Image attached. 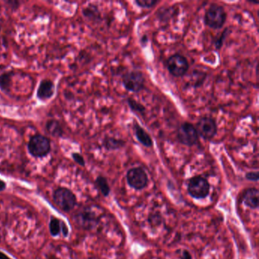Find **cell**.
I'll return each instance as SVG.
<instances>
[{
  "mask_svg": "<svg viewBox=\"0 0 259 259\" xmlns=\"http://www.w3.org/2000/svg\"><path fill=\"white\" fill-rule=\"evenodd\" d=\"M77 221L79 225L86 228L93 227L97 223V218L96 214L92 210L85 209L82 213L77 216Z\"/></svg>",
  "mask_w": 259,
  "mask_h": 259,
  "instance_id": "8fae6325",
  "label": "cell"
},
{
  "mask_svg": "<svg viewBox=\"0 0 259 259\" xmlns=\"http://www.w3.org/2000/svg\"><path fill=\"white\" fill-rule=\"evenodd\" d=\"M13 75L14 73L12 71L6 72L0 75V89L4 92L10 93Z\"/></svg>",
  "mask_w": 259,
  "mask_h": 259,
  "instance_id": "2e32d148",
  "label": "cell"
},
{
  "mask_svg": "<svg viewBox=\"0 0 259 259\" xmlns=\"http://www.w3.org/2000/svg\"><path fill=\"white\" fill-rule=\"evenodd\" d=\"M52 259H56V258H52Z\"/></svg>",
  "mask_w": 259,
  "mask_h": 259,
  "instance_id": "4dcf8cb0",
  "label": "cell"
},
{
  "mask_svg": "<svg viewBox=\"0 0 259 259\" xmlns=\"http://www.w3.org/2000/svg\"><path fill=\"white\" fill-rule=\"evenodd\" d=\"M1 48H2V45H1V41H0V51H1Z\"/></svg>",
  "mask_w": 259,
  "mask_h": 259,
  "instance_id": "f546056e",
  "label": "cell"
},
{
  "mask_svg": "<svg viewBox=\"0 0 259 259\" xmlns=\"http://www.w3.org/2000/svg\"><path fill=\"white\" fill-rule=\"evenodd\" d=\"M210 190V185L205 178L196 176L191 178L188 182V191L196 199H204L208 196Z\"/></svg>",
  "mask_w": 259,
  "mask_h": 259,
  "instance_id": "52a82bcc",
  "label": "cell"
},
{
  "mask_svg": "<svg viewBox=\"0 0 259 259\" xmlns=\"http://www.w3.org/2000/svg\"><path fill=\"white\" fill-rule=\"evenodd\" d=\"M62 233H63L64 236H67V234H68V228H67V226H66V224H64L63 222L62 221Z\"/></svg>",
  "mask_w": 259,
  "mask_h": 259,
  "instance_id": "484cf974",
  "label": "cell"
},
{
  "mask_svg": "<svg viewBox=\"0 0 259 259\" xmlns=\"http://www.w3.org/2000/svg\"><path fill=\"white\" fill-rule=\"evenodd\" d=\"M148 37H147L146 35L142 36V39H141V43H142V46H144V43H145V45H146L147 43H148Z\"/></svg>",
  "mask_w": 259,
  "mask_h": 259,
  "instance_id": "4316f807",
  "label": "cell"
},
{
  "mask_svg": "<svg viewBox=\"0 0 259 259\" xmlns=\"http://www.w3.org/2000/svg\"><path fill=\"white\" fill-rule=\"evenodd\" d=\"M159 3V1H156V0H136V1H135V4L138 7L143 9L153 8Z\"/></svg>",
  "mask_w": 259,
  "mask_h": 259,
  "instance_id": "44dd1931",
  "label": "cell"
},
{
  "mask_svg": "<svg viewBox=\"0 0 259 259\" xmlns=\"http://www.w3.org/2000/svg\"><path fill=\"white\" fill-rule=\"evenodd\" d=\"M82 13L85 18L90 20L97 21L100 19V11L96 6H89V7H85L82 10Z\"/></svg>",
  "mask_w": 259,
  "mask_h": 259,
  "instance_id": "e0dca14e",
  "label": "cell"
},
{
  "mask_svg": "<svg viewBox=\"0 0 259 259\" xmlns=\"http://www.w3.org/2000/svg\"><path fill=\"white\" fill-rule=\"evenodd\" d=\"M72 156H73V160H74L78 164L83 166V167L85 165V159H84L82 154H79V153H73V154H72Z\"/></svg>",
  "mask_w": 259,
  "mask_h": 259,
  "instance_id": "603a6c76",
  "label": "cell"
},
{
  "mask_svg": "<svg viewBox=\"0 0 259 259\" xmlns=\"http://www.w3.org/2000/svg\"><path fill=\"white\" fill-rule=\"evenodd\" d=\"M125 145V141L114 137H110V136H107L103 141V148L107 151L121 149V148H124Z\"/></svg>",
  "mask_w": 259,
  "mask_h": 259,
  "instance_id": "5bb4252c",
  "label": "cell"
},
{
  "mask_svg": "<svg viewBox=\"0 0 259 259\" xmlns=\"http://www.w3.org/2000/svg\"><path fill=\"white\" fill-rule=\"evenodd\" d=\"M229 33H230V30H229L228 28H226V29L223 31L220 38L217 39L216 41L215 42V48H216V49L220 50V49H221L223 44H224V40H225L226 37H227V34H228Z\"/></svg>",
  "mask_w": 259,
  "mask_h": 259,
  "instance_id": "7402d4cb",
  "label": "cell"
},
{
  "mask_svg": "<svg viewBox=\"0 0 259 259\" xmlns=\"http://www.w3.org/2000/svg\"><path fill=\"white\" fill-rule=\"evenodd\" d=\"M28 150L34 158H43L50 152L51 141L42 135H34L28 142Z\"/></svg>",
  "mask_w": 259,
  "mask_h": 259,
  "instance_id": "7a4b0ae2",
  "label": "cell"
},
{
  "mask_svg": "<svg viewBox=\"0 0 259 259\" xmlns=\"http://www.w3.org/2000/svg\"><path fill=\"white\" fill-rule=\"evenodd\" d=\"M227 15L225 9L217 4H211L205 13V24L214 30H219L224 27L227 21Z\"/></svg>",
  "mask_w": 259,
  "mask_h": 259,
  "instance_id": "6da1fadb",
  "label": "cell"
},
{
  "mask_svg": "<svg viewBox=\"0 0 259 259\" xmlns=\"http://www.w3.org/2000/svg\"><path fill=\"white\" fill-rule=\"evenodd\" d=\"M46 130L53 137H61L63 135V128L60 122L56 119H51L46 124Z\"/></svg>",
  "mask_w": 259,
  "mask_h": 259,
  "instance_id": "9a60e30c",
  "label": "cell"
},
{
  "mask_svg": "<svg viewBox=\"0 0 259 259\" xmlns=\"http://www.w3.org/2000/svg\"><path fill=\"white\" fill-rule=\"evenodd\" d=\"M55 85L49 79H43L37 91V97L41 101L49 100L54 95Z\"/></svg>",
  "mask_w": 259,
  "mask_h": 259,
  "instance_id": "30bf717a",
  "label": "cell"
},
{
  "mask_svg": "<svg viewBox=\"0 0 259 259\" xmlns=\"http://www.w3.org/2000/svg\"><path fill=\"white\" fill-rule=\"evenodd\" d=\"M96 184H97V187L100 188L101 192L103 193V196H107L110 194V186H109L108 182H107L106 178L101 176H98L96 179Z\"/></svg>",
  "mask_w": 259,
  "mask_h": 259,
  "instance_id": "d6986e66",
  "label": "cell"
},
{
  "mask_svg": "<svg viewBox=\"0 0 259 259\" xmlns=\"http://www.w3.org/2000/svg\"><path fill=\"white\" fill-rule=\"evenodd\" d=\"M134 132L138 141L146 148H151L154 145L152 138L137 122L134 123Z\"/></svg>",
  "mask_w": 259,
  "mask_h": 259,
  "instance_id": "7c38bea8",
  "label": "cell"
},
{
  "mask_svg": "<svg viewBox=\"0 0 259 259\" xmlns=\"http://www.w3.org/2000/svg\"><path fill=\"white\" fill-rule=\"evenodd\" d=\"M127 103H128V107L131 109L132 111L141 115L145 114L146 108H145V106L142 105V103L136 101V100L131 98V97L127 99Z\"/></svg>",
  "mask_w": 259,
  "mask_h": 259,
  "instance_id": "ac0fdd59",
  "label": "cell"
},
{
  "mask_svg": "<svg viewBox=\"0 0 259 259\" xmlns=\"http://www.w3.org/2000/svg\"><path fill=\"white\" fill-rule=\"evenodd\" d=\"M122 85L127 91L139 93L145 88V78L140 71H130L122 76Z\"/></svg>",
  "mask_w": 259,
  "mask_h": 259,
  "instance_id": "8992f818",
  "label": "cell"
},
{
  "mask_svg": "<svg viewBox=\"0 0 259 259\" xmlns=\"http://www.w3.org/2000/svg\"><path fill=\"white\" fill-rule=\"evenodd\" d=\"M61 224L59 220L56 218H51L50 223H49V231H50L52 236H57L60 233Z\"/></svg>",
  "mask_w": 259,
  "mask_h": 259,
  "instance_id": "ffe728a7",
  "label": "cell"
},
{
  "mask_svg": "<svg viewBox=\"0 0 259 259\" xmlns=\"http://www.w3.org/2000/svg\"><path fill=\"white\" fill-rule=\"evenodd\" d=\"M6 188V183L4 181L1 180L0 179V191H4Z\"/></svg>",
  "mask_w": 259,
  "mask_h": 259,
  "instance_id": "83f0119b",
  "label": "cell"
},
{
  "mask_svg": "<svg viewBox=\"0 0 259 259\" xmlns=\"http://www.w3.org/2000/svg\"><path fill=\"white\" fill-rule=\"evenodd\" d=\"M126 179L128 185L137 190L145 188L148 182V175L142 167L130 169L127 172Z\"/></svg>",
  "mask_w": 259,
  "mask_h": 259,
  "instance_id": "9c48e42d",
  "label": "cell"
},
{
  "mask_svg": "<svg viewBox=\"0 0 259 259\" xmlns=\"http://www.w3.org/2000/svg\"><path fill=\"white\" fill-rule=\"evenodd\" d=\"M0 259H11L10 257L7 255V254H4V252H1L0 251Z\"/></svg>",
  "mask_w": 259,
  "mask_h": 259,
  "instance_id": "f1b7e54d",
  "label": "cell"
},
{
  "mask_svg": "<svg viewBox=\"0 0 259 259\" xmlns=\"http://www.w3.org/2000/svg\"><path fill=\"white\" fill-rule=\"evenodd\" d=\"M53 197L56 205L65 212L73 210L76 206V196L67 188H58L55 191Z\"/></svg>",
  "mask_w": 259,
  "mask_h": 259,
  "instance_id": "ba28073f",
  "label": "cell"
},
{
  "mask_svg": "<svg viewBox=\"0 0 259 259\" xmlns=\"http://www.w3.org/2000/svg\"><path fill=\"white\" fill-rule=\"evenodd\" d=\"M243 202L251 209H257L258 207V190L254 188L247 189L244 193Z\"/></svg>",
  "mask_w": 259,
  "mask_h": 259,
  "instance_id": "4fadbf2b",
  "label": "cell"
},
{
  "mask_svg": "<svg viewBox=\"0 0 259 259\" xmlns=\"http://www.w3.org/2000/svg\"><path fill=\"white\" fill-rule=\"evenodd\" d=\"M166 67L170 75L176 78L185 76L189 70V63L186 58L179 53L170 56L166 61Z\"/></svg>",
  "mask_w": 259,
  "mask_h": 259,
  "instance_id": "3957f363",
  "label": "cell"
},
{
  "mask_svg": "<svg viewBox=\"0 0 259 259\" xmlns=\"http://www.w3.org/2000/svg\"><path fill=\"white\" fill-rule=\"evenodd\" d=\"M245 178L250 181H257L259 178L257 172H249L245 175Z\"/></svg>",
  "mask_w": 259,
  "mask_h": 259,
  "instance_id": "cb8c5ba5",
  "label": "cell"
},
{
  "mask_svg": "<svg viewBox=\"0 0 259 259\" xmlns=\"http://www.w3.org/2000/svg\"><path fill=\"white\" fill-rule=\"evenodd\" d=\"M177 139L182 145L192 147L199 143V136L196 127L190 122H185L178 128Z\"/></svg>",
  "mask_w": 259,
  "mask_h": 259,
  "instance_id": "5b68a950",
  "label": "cell"
},
{
  "mask_svg": "<svg viewBox=\"0 0 259 259\" xmlns=\"http://www.w3.org/2000/svg\"><path fill=\"white\" fill-rule=\"evenodd\" d=\"M180 259H192V257H191L189 251H187V250H183L181 252Z\"/></svg>",
  "mask_w": 259,
  "mask_h": 259,
  "instance_id": "d4e9b609",
  "label": "cell"
},
{
  "mask_svg": "<svg viewBox=\"0 0 259 259\" xmlns=\"http://www.w3.org/2000/svg\"><path fill=\"white\" fill-rule=\"evenodd\" d=\"M196 128L199 136L207 141L213 139L218 133V125L212 116H204L201 117L196 123Z\"/></svg>",
  "mask_w": 259,
  "mask_h": 259,
  "instance_id": "277c9868",
  "label": "cell"
}]
</instances>
